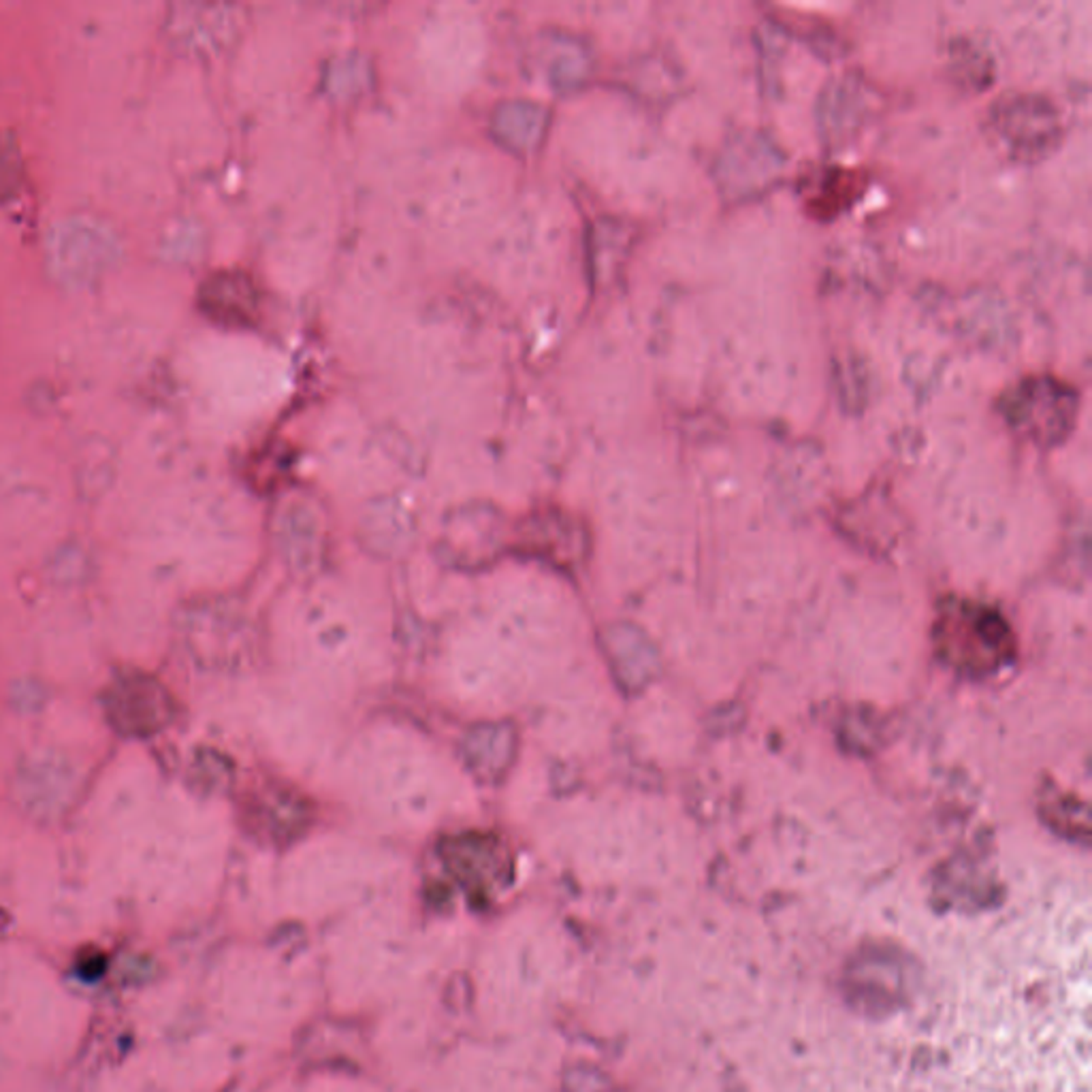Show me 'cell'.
<instances>
[{
	"label": "cell",
	"instance_id": "obj_1",
	"mask_svg": "<svg viewBox=\"0 0 1092 1092\" xmlns=\"http://www.w3.org/2000/svg\"><path fill=\"white\" fill-rule=\"evenodd\" d=\"M935 644L947 664L969 675H988L1014 656V637L1007 621L995 608L966 599L941 606L935 623Z\"/></svg>",
	"mask_w": 1092,
	"mask_h": 1092
},
{
	"label": "cell",
	"instance_id": "obj_2",
	"mask_svg": "<svg viewBox=\"0 0 1092 1092\" xmlns=\"http://www.w3.org/2000/svg\"><path fill=\"white\" fill-rule=\"evenodd\" d=\"M1009 427L1037 444H1056L1071 432L1078 416V393L1052 375H1031L1002 397Z\"/></svg>",
	"mask_w": 1092,
	"mask_h": 1092
},
{
	"label": "cell",
	"instance_id": "obj_3",
	"mask_svg": "<svg viewBox=\"0 0 1092 1092\" xmlns=\"http://www.w3.org/2000/svg\"><path fill=\"white\" fill-rule=\"evenodd\" d=\"M992 135L1018 160H1040L1061 139V115L1056 107L1035 94L1002 96L990 111Z\"/></svg>",
	"mask_w": 1092,
	"mask_h": 1092
},
{
	"label": "cell",
	"instance_id": "obj_4",
	"mask_svg": "<svg viewBox=\"0 0 1092 1092\" xmlns=\"http://www.w3.org/2000/svg\"><path fill=\"white\" fill-rule=\"evenodd\" d=\"M871 111V94L854 79H840L828 88L821 101V127L832 141L847 139Z\"/></svg>",
	"mask_w": 1092,
	"mask_h": 1092
},
{
	"label": "cell",
	"instance_id": "obj_5",
	"mask_svg": "<svg viewBox=\"0 0 1092 1092\" xmlns=\"http://www.w3.org/2000/svg\"><path fill=\"white\" fill-rule=\"evenodd\" d=\"M446 860L461 880L472 883L494 881L501 871V858L495 845H489L485 837L476 835L453 840Z\"/></svg>",
	"mask_w": 1092,
	"mask_h": 1092
},
{
	"label": "cell",
	"instance_id": "obj_6",
	"mask_svg": "<svg viewBox=\"0 0 1092 1092\" xmlns=\"http://www.w3.org/2000/svg\"><path fill=\"white\" fill-rule=\"evenodd\" d=\"M513 749L515 742L510 738L508 728H482L474 732L465 742L468 762L476 773L487 775V779L506 771L510 758H513Z\"/></svg>",
	"mask_w": 1092,
	"mask_h": 1092
},
{
	"label": "cell",
	"instance_id": "obj_7",
	"mask_svg": "<svg viewBox=\"0 0 1092 1092\" xmlns=\"http://www.w3.org/2000/svg\"><path fill=\"white\" fill-rule=\"evenodd\" d=\"M563 527H566L563 521L555 516L540 518V521L536 518V523L523 534V544L532 553L555 563H563V559L575 561V553H578L575 530H563Z\"/></svg>",
	"mask_w": 1092,
	"mask_h": 1092
},
{
	"label": "cell",
	"instance_id": "obj_8",
	"mask_svg": "<svg viewBox=\"0 0 1092 1092\" xmlns=\"http://www.w3.org/2000/svg\"><path fill=\"white\" fill-rule=\"evenodd\" d=\"M852 370H854V361H847V363L840 365L837 380H839L840 399L849 401V404H856V401H864L866 380H864L862 370H858L856 378H852Z\"/></svg>",
	"mask_w": 1092,
	"mask_h": 1092
}]
</instances>
